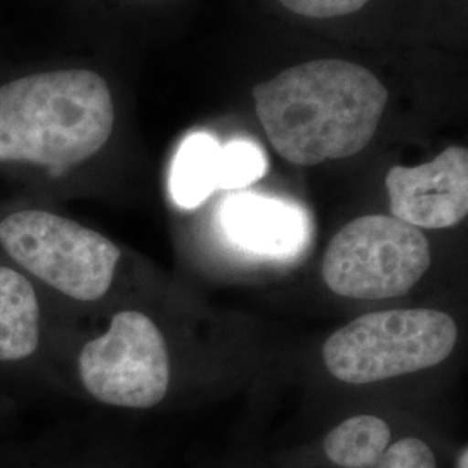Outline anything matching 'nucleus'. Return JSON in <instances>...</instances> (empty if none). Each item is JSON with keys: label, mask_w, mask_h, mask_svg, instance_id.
Instances as JSON below:
<instances>
[{"label": "nucleus", "mask_w": 468, "mask_h": 468, "mask_svg": "<svg viewBox=\"0 0 468 468\" xmlns=\"http://www.w3.org/2000/svg\"><path fill=\"white\" fill-rule=\"evenodd\" d=\"M220 144L214 137H187L170 172V193L183 208H195L218 189Z\"/></svg>", "instance_id": "obj_10"}, {"label": "nucleus", "mask_w": 468, "mask_h": 468, "mask_svg": "<svg viewBox=\"0 0 468 468\" xmlns=\"http://www.w3.org/2000/svg\"><path fill=\"white\" fill-rule=\"evenodd\" d=\"M222 218L229 238L257 253H293L305 236V222L293 207L259 195H236L224 205Z\"/></svg>", "instance_id": "obj_8"}, {"label": "nucleus", "mask_w": 468, "mask_h": 468, "mask_svg": "<svg viewBox=\"0 0 468 468\" xmlns=\"http://www.w3.org/2000/svg\"><path fill=\"white\" fill-rule=\"evenodd\" d=\"M268 162L259 146L249 141H231L220 146L218 189H241L259 181Z\"/></svg>", "instance_id": "obj_12"}, {"label": "nucleus", "mask_w": 468, "mask_h": 468, "mask_svg": "<svg viewBox=\"0 0 468 468\" xmlns=\"http://www.w3.org/2000/svg\"><path fill=\"white\" fill-rule=\"evenodd\" d=\"M113 125L110 87L94 71H49L0 87V162L73 167L101 151Z\"/></svg>", "instance_id": "obj_2"}, {"label": "nucleus", "mask_w": 468, "mask_h": 468, "mask_svg": "<svg viewBox=\"0 0 468 468\" xmlns=\"http://www.w3.org/2000/svg\"><path fill=\"white\" fill-rule=\"evenodd\" d=\"M431 264V245L419 228L392 216H365L335 234L321 274L340 297L382 301L408 293Z\"/></svg>", "instance_id": "obj_5"}, {"label": "nucleus", "mask_w": 468, "mask_h": 468, "mask_svg": "<svg viewBox=\"0 0 468 468\" xmlns=\"http://www.w3.org/2000/svg\"><path fill=\"white\" fill-rule=\"evenodd\" d=\"M79 373L85 390L98 401L153 408L164 401L170 385L165 336L146 314L122 311L106 334L85 344Z\"/></svg>", "instance_id": "obj_6"}, {"label": "nucleus", "mask_w": 468, "mask_h": 468, "mask_svg": "<svg viewBox=\"0 0 468 468\" xmlns=\"http://www.w3.org/2000/svg\"><path fill=\"white\" fill-rule=\"evenodd\" d=\"M390 444V429L384 420L361 415L342 421L324 439V452L335 465L371 468Z\"/></svg>", "instance_id": "obj_11"}, {"label": "nucleus", "mask_w": 468, "mask_h": 468, "mask_svg": "<svg viewBox=\"0 0 468 468\" xmlns=\"http://www.w3.org/2000/svg\"><path fill=\"white\" fill-rule=\"evenodd\" d=\"M253 101L274 151L293 165L313 167L368 146L388 90L368 68L316 59L255 85Z\"/></svg>", "instance_id": "obj_1"}, {"label": "nucleus", "mask_w": 468, "mask_h": 468, "mask_svg": "<svg viewBox=\"0 0 468 468\" xmlns=\"http://www.w3.org/2000/svg\"><path fill=\"white\" fill-rule=\"evenodd\" d=\"M385 186L392 218L419 228L444 229L468 214V151L452 146L419 167L390 168Z\"/></svg>", "instance_id": "obj_7"}, {"label": "nucleus", "mask_w": 468, "mask_h": 468, "mask_svg": "<svg viewBox=\"0 0 468 468\" xmlns=\"http://www.w3.org/2000/svg\"><path fill=\"white\" fill-rule=\"evenodd\" d=\"M0 245L35 278L69 299L94 302L113 283L120 249L106 236L46 210L0 222Z\"/></svg>", "instance_id": "obj_4"}, {"label": "nucleus", "mask_w": 468, "mask_h": 468, "mask_svg": "<svg viewBox=\"0 0 468 468\" xmlns=\"http://www.w3.org/2000/svg\"><path fill=\"white\" fill-rule=\"evenodd\" d=\"M40 340V307L21 272L0 266V361L32 356Z\"/></svg>", "instance_id": "obj_9"}, {"label": "nucleus", "mask_w": 468, "mask_h": 468, "mask_svg": "<svg viewBox=\"0 0 468 468\" xmlns=\"http://www.w3.org/2000/svg\"><path fill=\"white\" fill-rule=\"evenodd\" d=\"M468 467V450L465 448L462 454H460V460H458V468H467Z\"/></svg>", "instance_id": "obj_15"}, {"label": "nucleus", "mask_w": 468, "mask_h": 468, "mask_svg": "<svg viewBox=\"0 0 468 468\" xmlns=\"http://www.w3.org/2000/svg\"><path fill=\"white\" fill-rule=\"evenodd\" d=\"M456 340L458 326L442 311H380L335 332L323 346V359L336 380L373 384L441 365Z\"/></svg>", "instance_id": "obj_3"}, {"label": "nucleus", "mask_w": 468, "mask_h": 468, "mask_svg": "<svg viewBox=\"0 0 468 468\" xmlns=\"http://www.w3.org/2000/svg\"><path fill=\"white\" fill-rule=\"evenodd\" d=\"M284 7L299 16H346L365 7L369 0H280Z\"/></svg>", "instance_id": "obj_14"}, {"label": "nucleus", "mask_w": 468, "mask_h": 468, "mask_svg": "<svg viewBox=\"0 0 468 468\" xmlns=\"http://www.w3.org/2000/svg\"><path fill=\"white\" fill-rule=\"evenodd\" d=\"M377 468H437V463L429 444L406 437L385 450Z\"/></svg>", "instance_id": "obj_13"}]
</instances>
